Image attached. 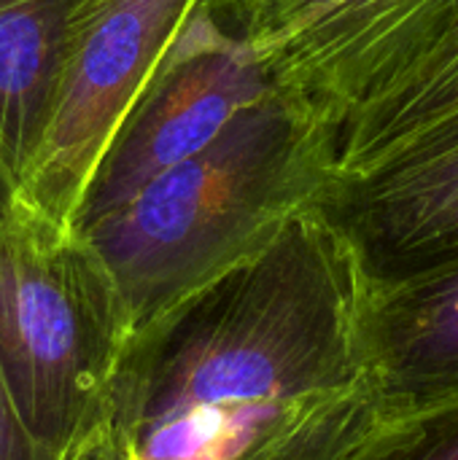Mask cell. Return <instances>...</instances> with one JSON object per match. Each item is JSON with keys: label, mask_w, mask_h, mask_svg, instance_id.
Here are the masks:
<instances>
[{"label": "cell", "mask_w": 458, "mask_h": 460, "mask_svg": "<svg viewBox=\"0 0 458 460\" xmlns=\"http://www.w3.org/2000/svg\"><path fill=\"white\" fill-rule=\"evenodd\" d=\"M362 283L310 208L256 256L132 329L62 460H343L383 418Z\"/></svg>", "instance_id": "cell-1"}, {"label": "cell", "mask_w": 458, "mask_h": 460, "mask_svg": "<svg viewBox=\"0 0 458 460\" xmlns=\"http://www.w3.org/2000/svg\"><path fill=\"white\" fill-rule=\"evenodd\" d=\"M332 175L335 135L275 89L205 148L70 232L100 259L138 329L262 253Z\"/></svg>", "instance_id": "cell-2"}, {"label": "cell", "mask_w": 458, "mask_h": 460, "mask_svg": "<svg viewBox=\"0 0 458 460\" xmlns=\"http://www.w3.org/2000/svg\"><path fill=\"white\" fill-rule=\"evenodd\" d=\"M130 334L92 248L13 199L0 226V388L49 460L65 458L92 423Z\"/></svg>", "instance_id": "cell-3"}, {"label": "cell", "mask_w": 458, "mask_h": 460, "mask_svg": "<svg viewBox=\"0 0 458 460\" xmlns=\"http://www.w3.org/2000/svg\"><path fill=\"white\" fill-rule=\"evenodd\" d=\"M200 5L202 0H78L13 199L70 229L97 164Z\"/></svg>", "instance_id": "cell-4"}, {"label": "cell", "mask_w": 458, "mask_h": 460, "mask_svg": "<svg viewBox=\"0 0 458 460\" xmlns=\"http://www.w3.org/2000/svg\"><path fill=\"white\" fill-rule=\"evenodd\" d=\"M458 111V0H378L321 78L310 113L351 172Z\"/></svg>", "instance_id": "cell-5"}, {"label": "cell", "mask_w": 458, "mask_h": 460, "mask_svg": "<svg viewBox=\"0 0 458 460\" xmlns=\"http://www.w3.org/2000/svg\"><path fill=\"white\" fill-rule=\"evenodd\" d=\"M273 92V81L240 35L200 5L97 164L70 229L116 210Z\"/></svg>", "instance_id": "cell-6"}, {"label": "cell", "mask_w": 458, "mask_h": 460, "mask_svg": "<svg viewBox=\"0 0 458 460\" xmlns=\"http://www.w3.org/2000/svg\"><path fill=\"white\" fill-rule=\"evenodd\" d=\"M313 210L346 245L364 288L458 264V111L335 172Z\"/></svg>", "instance_id": "cell-7"}, {"label": "cell", "mask_w": 458, "mask_h": 460, "mask_svg": "<svg viewBox=\"0 0 458 460\" xmlns=\"http://www.w3.org/2000/svg\"><path fill=\"white\" fill-rule=\"evenodd\" d=\"M359 342L381 418L458 396V264L362 286Z\"/></svg>", "instance_id": "cell-8"}, {"label": "cell", "mask_w": 458, "mask_h": 460, "mask_svg": "<svg viewBox=\"0 0 458 460\" xmlns=\"http://www.w3.org/2000/svg\"><path fill=\"white\" fill-rule=\"evenodd\" d=\"M375 3L378 0H202L219 19H229L224 24L240 35L273 86L308 113L321 78Z\"/></svg>", "instance_id": "cell-9"}, {"label": "cell", "mask_w": 458, "mask_h": 460, "mask_svg": "<svg viewBox=\"0 0 458 460\" xmlns=\"http://www.w3.org/2000/svg\"><path fill=\"white\" fill-rule=\"evenodd\" d=\"M76 5L78 0H0V178L11 189L35 146Z\"/></svg>", "instance_id": "cell-10"}, {"label": "cell", "mask_w": 458, "mask_h": 460, "mask_svg": "<svg viewBox=\"0 0 458 460\" xmlns=\"http://www.w3.org/2000/svg\"><path fill=\"white\" fill-rule=\"evenodd\" d=\"M343 460H458V396L383 418Z\"/></svg>", "instance_id": "cell-11"}, {"label": "cell", "mask_w": 458, "mask_h": 460, "mask_svg": "<svg viewBox=\"0 0 458 460\" xmlns=\"http://www.w3.org/2000/svg\"><path fill=\"white\" fill-rule=\"evenodd\" d=\"M0 460H49L19 426L3 388H0Z\"/></svg>", "instance_id": "cell-12"}, {"label": "cell", "mask_w": 458, "mask_h": 460, "mask_svg": "<svg viewBox=\"0 0 458 460\" xmlns=\"http://www.w3.org/2000/svg\"><path fill=\"white\" fill-rule=\"evenodd\" d=\"M11 202H13V189L0 178V226H3V221H5V216L11 210Z\"/></svg>", "instance_id": "cell-13"}]
</instances>
